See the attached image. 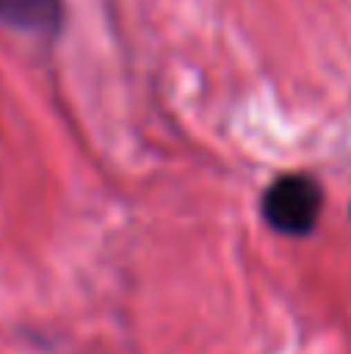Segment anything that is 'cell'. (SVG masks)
I'll return each mask as SVG.
<instances>
[{
    "instance_id": "obj_1",
    "label": "cell",
    "mask_w": 351,
    "mask_h": 354,
    "mask_svg": "<svg viewBox=\"0 0 351 354\" xmlns=\"http://www.w3.org/2000/svg\"><path fill=\"white\" fill-rule=\"evenodd\" d=\"M323 189L311 174H280L261 196V214L283 236H305L317 227Z\"/></svg>"
},
{
    "instance_id": "obj_2",
    "label": "cell",
    "mask_w": 351,
    "mask_h": 354,
    "mask_svg": "<svg viewBox=\"0 0 351 354\" xmlns=\"http://www.w3.org/2000/svg\"><path fill=\"white\" fill-rule=\"evenodd\" d=\"M62 16H66L62 0H0V25L22 35H56Z\"/></svg>"
}]
</instances>
